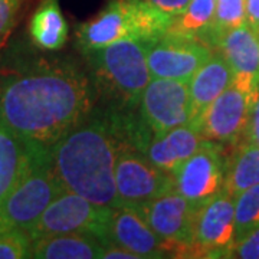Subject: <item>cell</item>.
I'll use <instances>...</instances> for the list:
<instances>
[{
    "mask_svg": "<svg viewBox=\"0 0 259 259\" xmlns=\"http://www.w3.org/2000/svg\"><path fill=\"white\" fill-rule=\"evenodd\" d=\"M216 10V0H190L179 16L173 18L168 32L199 39L210 47V30Z\"/></svg>",
    "mask_w": 259,
    "mask_h": 259,
    "instance_id": "obj_22",
    "label": "cell"
},
{
    "mask_svg": "<svg viewBox=\"0 0 259 259\" xmlns=\"http://www.w3.org/2000/svg\"><path fill=\"white\" fill-rule=\"evenodd\" d=\"M259 185V146L245 140L226 164L225 190L233 197Z\"/></svg>",
    "mask_w": 259,
    "mask_h": 259,
    "instance_id": "obj_21",
    "label": "cell"
},
{
    "mask_svg": "<svg viewBox=\"0 0 259 259\" xmlns=\"http://www.w3.org/2000/svg\"><path fill=\"white\" fill-rule=\"evenodd\" d=\"M216 48L231 68L233 85L253 101L259 91V35L243 23L225 33Z\"/></svg>",
    "mask_w": 259,
    "mask_h": 259,
    "instance_id": "obj_15",
    "label": "cell"
},
{
    "mask_svg": "<svg viewBox=\"0 0 259 259\" xmlns=\"http://www.w3.org/2000/svg\"><path fill=\"white\" fill-rule=\"evenodd\" d=\"M233 83V74L221 52H213L189 82L192 121L200 128V121L212 102Z\"/></svg>",
    "mask_w": 259,
    "mask_h": 259,
    "instance_id": "obj_17",
    "label": "cell"
},
{
    "mask_svg": "<svg viewBox=\"0 0 259 259\" xmlns=\"http://www.w3.org/2000/svg\"><path fill=\"white\" fill-rule=\"evenodd\" d=\"M32 238L28 231L12 228L0 235V259L30 258Z\"/></svg>",
    "mask_w": 259,
    "mask_h": 259,
    "instance_id": "obj_25",
    "label": "cell"
},
{
    "mask_svg": "<svg viewBox=\"0 0 259 259\" xmlns=\"http://www.w3.org/2000/svg\"><path fill=\"white\" fill-rule=\"evenodd\" d=\"M102 259H141L137 253H133L131 250L125 249L118 245H108L105 246Z\"/></svg>",
    "mask_w": 259,
    "mask_h": 259,
    "instance_id": "obj_30",
    "label": "cell"
},
{
    "mask_svg": "<svg viewBox=\"0 0 259 259\" xmlns=\"http://www.w3.org/2000/svg\"><path fill=\"white\" fill-rule=\"evenodd\" d=\"M259 226V185L235 197V243Z\"/></svg>",
    "mask_w": 259,
    "mask_h": 259,
    "instance_id": "obj_24",
    "label": "cell"
},
{
    "mask_svg": "<svg viewBox=\"0 0 259 259\" xmlns=\"http://www.w3.org/2000/svg\"><path fill=\"white\" fill-rule=\"evenodd\" d=\"M246 23V0H216V10L210 30V47L232 29Z\"/></svg>",
    "mask_w": 259,
    "mask_h": 259,
    "instance_id": "obj_23",
    "label": "cell"
},
{
    "mask_svg": "<svg viewBox=\"0 0 259 259\" xmlns=\"http://www.w3.org/2000/svg\"><path fill=\"white\" fill-rule=\"evenodd\" d=\"M203 140L200 128L193 122H187L153 136L148 140L143 154L154 166L175 175L177 168L197 151Z\"/></svg>",
    "mask_w": 259,
    "mask_h": 259,
    "instance_id": "obj_16",
    "label": "cell"
},
{
    "mask_svg": "<svg viewBox=\"0 0 259 259\" xmlns=\"http://www.w3.org/2000/svg\"><path fill=\"white\" fill-rule=\"evenodd\" d=\"M235 246V197L225 189L196 210L192 256L232 258Z\"/></svg>",
    "mask_w": 259,
    "mask_h": 259,
    "instance_id": "obj_9",
    "label": "cell"
},
{
    "mask_svg": "<svg viewBox=\"0 0 259 259\" xmlns=\"http://www.w3.org/2000/svg\"><path fill=\"white\" fill-rule=\"evenodd\" d=\"M105 245L88 233H64L32 241L30 258L37 259H98Z\"/></svg>",
    "mask_w": 259,
    "mask_h": 259,
    "instance_id": "obj_18",
    "label": "cell"
},
{
    "mask_svg": "<svg viewBox=\"0 0 259 259\" xmlns=\"http://www.w3.org/2000/svg\"><path fill=\"white\" fill-rule=\"evenodd\" d=\"M146 42L122 39L100 49L83 52L93 65L97 83L124 105L139 104L141 94L151 81Z\"/></svg>",
    "mask_w": 259,
    "mask_h": 259,
    "instance_id": "obj_5",
    "label": "cell"
},
{
    "mask_svg": "<svg viewBox=\"0 0 259 259\" xmlns=\"http://www.w3.org/2000/svg\"><path fill=\"white\" fill-rule=\"evenodd\" d=\"M246 25L259 35V0H246Z\"/></svg>",
    "mask_w": 259,
    "mask_h": 259,
    "instance_id": "obj_31",
    "label": "cell"
},
{
    "mask_svg": "<svg viewBox=\"0 0 259 259\" xmlns=\"http://www.w3.org/2000/svg\"><path fill=\"white\" fill-rule=\"evenodd\" d=\"M29 32L35 45L45 51H58L68 37V25L58 0H42L30 19Z\"/></svg>",
    "mask_w": 259,
    "mask_h": 259,
    "instance_id": "obj_19",
    "label": "cell"
},
{
    "mask_svg": "<svg viewBox=\"0 0 259 259\" xmlns=\"http://www.w3.org/2000/svg\"><path fill=\"white\" fill-rule=\"evenodd\" d=\"M127 140L122 118L91 114L51 146L54 166L66 190L93 203L115 209L121 200L115 186L117 158Z\"/></svg>",
    "mask_w": 259,
    "mask_h": 259,
    "instance_id": "obj_2",
    "label": "cell"
},
{
    "mask_svg": "<svg viewBox=\"0 0 259 259\" xmlns=\"http://www.w3.org/2000/svg\"><path fill=\"white\" fill-rule=\"evenodd\" d=\"M93 83L71 65H45L0 85V117L25 141L52 146L93 112Z\"/></svg>",
    "mask_w": 259,
    "mask_h": 259,
    "instance_id": "obj_1",
    "label": "cell"
},
{
    "mask_svg": "<svg viewBox=\"0 0 259 259\" xmlns=\"http://www.w3.org/2000/svg\"><path fill=\"white\" fill-rule=\"evenodd\" d=\"M139 104L141 122L151 137L192 121L189 82L151 78Z\"/></svg>",
    "mask_w": 259,
    "mask_h": 259,
    "instance_id": "obj_8",
    "label": "cell"
},
{
    "mask_svg": "<svg viewBox=\"0 0 259 259\" xmlns=\"http://www.w3.org/2000/svg\"><path fill=\"white\" fill-rule=\"evenodd\" d=\"M173 16L147 0H111L91 20L76 29L82 52L107 47L122 39H139L153 45L171 28Z\"/></svg>",
    "mask_w": 259,
    "mask_h": 259,
    "instance_id": "obj_3",
    "label": "cell"
},
{
    "mask_svg": "<svg viewBox=\"0 0 259 259\" xmlns=\"http://www.w3.org/2000/svg\"><path fill=\"white\" fill-rule=\"evenodd\" d=\"M115 186L121 204H140L175 190L176 180L139 150L125 147L117 158Z\"/></svg>",
    "mask_w": 259,
    "mask_h": 259,
    "instance_id": "obj_11",
    "label": "cell"
},
{
    "mask_svg": "<svg viewBox=\"0 0 259 259\" xmlns=\"http://www.w3.org/2000/svg\"><path fill=\"white\" fill-rule=\"evenodd\" d=\"M23 0H0V39L8 33Z\"/></svg>",
    "mask_w": 259,
    "mask_h": 259,
    "instance_id": "obj_27",
    "label": "cell"
},
{
    "mask_svg": "<svg viewBox=\"0 0 259 259\" xmlns=\"http://www.w3.org/2000/svg\"><path fill=\"white\" fill-rule=\"evenodd\" d=\"M9 229H12V226H10L9 223L6 222V221L0 216V235H2L3 232L9 231Z\"/></svg>",
    "mask_w": 259,
    "mask_h": 259,
    "instance_id": "obj_32",
    "label": "cell"
},
{
    "mask_svg": "<svg viewBox=\"0 0 259 259\" xmlns=\"http://www.w3.org/2000/svg\"><path fill=\"white\" fill-rule=\"evenodd\" d=\"M245 133H246V139L259 146V91L250 105L249 120H248Z\"/></svg>",
    "mask_w": 259,
    "mask_h": 259,
    "instance_id": "obj_28",
    "label": "cell"
},
{
    "mask_svg": "<svg viewBox=\"0 0 259 259\" xmlns=\"http://www.w3.org/2000/svg\"><path fill=\"white\" fill-rule=\"evenodd\" d=\"M147 2L154 5L160 10H163L167 15L176 18L187 8L190 0H147Z\"/></svg>",
    "mask_w": 259,
    "mask_h": 259,
    "instance_id": "obj_29",
    "label": "cell"
},
{
    "mask_svg": "<svg viewBox=\"0 0 259 259\" xmlns=\"http://www.w3.org/2000/svg\"><path fill=\"white\" fill-rule=\"evenodd\" d=\"M226 164L221 143L203 140L197 151L175 171L176 190L199 209L225 189Z\"/></svg>",
    "mask_w": 259,
    "mask_h": 259,
    "instance_id": "obj_7",
    "label": "cell"
},
{
    "mask_svg": "<svg viewBox=\"0 0 259 259\" xmlns=\"http://www.w3.org/2000/svg\"><path fill=\"white\" fill-rule=\"evenodd\" d=\"M171 253H192L196 207L176 189L144 203L134 204Z\"/></svg>",
    "mask_w": 259,
    "mask_h": 259,
    "instance_id": "obj_10",
    "label": "cell"
},
{
    "mask_svg": "<svg viewBox=\"0 0 259 259\" xmlns=\"http://www.w3.org/2000/svg\"><path fill=\"white\" fill-rule=\"evenodd\" d=\"M252 101L246 94L232 83L204 112L200 133L204 140L221 144H233L245 133Z\"/></svg>",
    "mask_w": 259,
    "mask_h": 259,
    "instance_id": "obj_14",
    "label": "cell"
},
{
    "mask_svg": "<svg viewBox=\"0 0 259 259\" xmlns=\"http://www.w3.org/2000/svg\"><path fill=\"white\" fill-rule=\"evenodd\" d=\"M65 190L54 166L51 146L26 141L25 166L16 186L0 206V216L12 228L29 231Z\"/></svg>",
    "mask_w": 259,
    "mask_h": 259,
    "instance_id": "obj_4",
    "label": "cell"
},
{
    "mask_svg": "<svg viewBox=\"0 0 259 259\" xmlns=\"http://www.w3.org/2000/svg\"><path fill=\"white\" fill-rule=\"evenodd\" d=\"M232 258L259 259V226L235 243Z\"/></svg>",
    "mask_w": 259,
    "mask_h": 259,
    "instance_id": "obj_26",
    "label": "cell"
},
{
    "mask_svg": "<svg viewBox=\"0 0 259 259\" xmlns=\"http://www.w3.org/2000/svg\"><path fill=\"white\" fill-rule=\"evenodd\" d=\"M112 209L102 207L71 190H65L40 214L28 233L32 241L64 233H88L107 246Z\"/></svg>",
    "mask_w": 259,
    "mask_h": 259,
    "instance_id": "obj_6",
    "label": "cell"
},
{
    "mask_svg": "<svg viewBox=\"0 0 259 259\" xmlns=\"http://www.w3.org/2000/svg\"><path fill=\"white\" fill-rule=\"evenodd\" d=\"M108 245L122 246L141 259L166 258L171 253L134 204H121L112 209L107 235Z\"/></svg>",
    "mask_w": 259,
    "mask_h": 259,
    "instance_id": "obj_13",
    "label": "cell"
},
{
    "mask_svg": "<svg viewBox=\"0 0 259 259\" xmlns=\"http://www.w3.org/2000/svg\"><path fill=\"white\" fill-rule=\"evenodd\" d=\"M26 160V141L0 117V206L18 183Z\"/></svg>",
    "mask_w": 259,
    "mask_h": 259,
    "instance_id": "obj_20",
    "label": "cell"
},
{
    "mask_svg": "<svg viewBox=\"0 0 259 259\" xmlns=\"http://www.w3.org/2000/svg\"><path fill=\"white\" fill-rule=\"evenodd\" d=\"M212 55V47L202 40L167 32L148 47L147 62L153 78L190 82Z\"/></svg>",
    "mask_w": 259,
    "mask_h": 259,
    "instance_id": "obj_12",
    "label": "cell"
}]
</instances>
